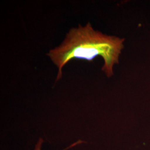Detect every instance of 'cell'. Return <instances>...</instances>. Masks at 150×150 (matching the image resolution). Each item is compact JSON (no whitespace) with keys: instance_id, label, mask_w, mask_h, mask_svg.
Returning <instances> with one entry per match:
<instances>
[{"instance_id":"cell-1","label":"cell","mask_w":150,"mask_h":150,"mask_svg":"<svg viewBox=\"0 0 150 150\" xmlns=\"http://www.w3.org/2000/svg\"><path fill=\"white\" fill-rule=\"evenodd\" d=\"M124 39L108 36L95 30L90 23L85 26L71 29L60 46L50 50L47 55L58 70L56 81L62 77V70L72 59L92 61L101 56L104 64L102 70L110 77L113 75V66L118 63L123 48Z\"/></svg>"},{"instance_id":"cell-2","label":"cell","mask_w":150,"mask_h":150,"mask_svg":"<svg viewBox=\"0 0 150 150\" xmlns=\"http://www.w3.org/2000/svg\"><path fill=\"white\" fill-rule=\"evenodd\" d=\"M43 143H44V140L43 139L42 137H40L37 141V143L35 145L34 149L33 150H43L42 147H43Z\"/></svg>"}]
</instances>
